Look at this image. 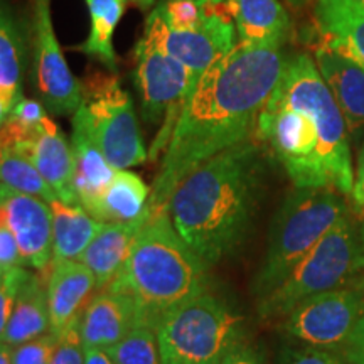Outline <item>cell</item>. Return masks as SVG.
Instances as JSON below:
<instances>
[{"label":"cell","mask_w":364,"mask_h":364,"mask_svg":"<svg viewBox=\"0 0 364 364\" xmlns=\"http://www.w3.org/2000/svg\"><path fill=\"white\" fill-rule=\"evenodd\" d=\"M284 65L280 46L238 43L203 73L164 150L149 213L167 209L177 184L196 167L252 139Z\"/></svg>","instance_id":"obj_1"},{"label":"cell","mask_w":364,"mask_h":364,"mask_svg":"<svg viewBox=\"0 0 364 364\" xmlns=\"http://www.w3.org/2000/svg\"><path fill=\"white\" fill-rule=\"evenodd\" d=\"M255 134L270 145L295 188L351 194L354 167L348 127L316 63L306 54L285 59Z\"/></svg>","instance_id":"obj_2"},{"label":"cell","mask_w":364,"mask_h":364,"mask_svg":"<svg viewBox=\"0 0 364 364\" xmlns=\"http://www.w3.org/2000/svg\"><path fill=\"white\" fill-rule=\"evenodd\" d=\"M260 181V150L250 139L208 159L177 184L167 211L206 267L230 257L247 238Z\"/></svg>","instance_id":"obj_3"},{"label":"cell","mask_w":364,"mask_h":364,"mask_svg":"<svg viewBox=\"0 0 364 364\" xmlns=\"http://www.w3.org/2000/svg\"><path fill=\"white\" fill-rule=\"evenodd\" d=\"M206 268L162 209L149 213L118 279L135 300L140 326L157 329L167 312L208 292Z\"/></svg>","instance_id":"obj_4"},{"label":"cell","mask_w":364,"mask_h":364,"mask_svg":"<svg viewBox=\"0 0 364 364\" xmlns=\"http://www.w3.org/2000/svg\"><path fill=\"white\" fill-rule=\"evenodd\" d=\"M341 193L329 188H295L272 223L255 294L265 297L311 250L348 215Z\"/></svg>","instance_id":"obj_5"},{"label":"cell","mask_w":364,"mask_h":364,"mask_svg":"<svg viewBox=\"0 0 364 364\" xmlns=\"http://www.w3.org/2000/svg\"><path fill=\"white\" fill-rule=\"evenodd\" d=\"M156 332L162 364H221L241 343V317L208 290L167 312Z\"/></svg>","instance_id":"obj_6"},{"label":"cell","mask_w":364,"mask_h":364,"mask_svg":"<svg viewBox=\"0 0 364 364\" xmlns=\"http://www.w3.org/2000/svg\"><path fill=\"white\" fill-rule=\"evenodd\" d=\"M358 255L359 231L346 215L270 294L258 299V314L284 318L302 300L339 289L358 270Z\"/></svg>","instance_id":"obj_7"},{"label":"cell","mask_w":364,"mask_h":364,"mask_svg":"<svg viewBox=\"0 0 364 364\" xmlns=\"http://www.w3.org/2000/svg\"><path fill=\"white\" fill-rule=\"evenodd\" d=\"M73 122L88 132L117 171L140 166L147 159L134 102L117 76L95 75L83 85V103Z\"/></svg>","instance_id":"obj_8"},{"label":"cell","mask_w":364,"mask_h":364,"mask_svg":"<svg viewBox=\"0 0 364 364\" xmlns=\"http://www.w3.org/2000/svg\"><path fill=\"white\" fill-rule=\"evenodd\" d=\"M198 81L188 66L171 56L150 36L144 34L135 46V86L140 97V112L147 124H162L150 152L152 157L166 150L172 129Z\"/></svg>","instance_id":"obj_9"},{"label":"cell","mask_w":364,"mask_h":364,"mask_svg":"<svg viewBox=\"0 0 364 364\" xmlns=\"http://www.w3.org/2000/svg\"><path fill=\"white\" fill-rule=\"evenodd\" d=\"M361 295L349 289H332L312 295L294 307L282 322L290 338L317 349L343 348L363 314Z\"/></svg>","instance_id":"obj_10"},{"label":"cell","mask_w":364,"mask_h":364,"mask_svg":"<svg viewBox=\"0 0 364 364\" xmlns=\"http://www.w3.org/2000/svg\"><path fill=\"white\" fill-rule=\"evenodd\" d=\"M34 81L46 110L73 115L83 103V83L73 75L54 33L51 0H34Z\"/></svg>","instance_id":"obj_11"},{"label":"cell","mask_w":364,"mask_h":364,"mask_svg":"<svg viewBox=\"0 0 364 364\" xmlns=\"http://www.w3.org/2000/svg\"><path fill=\"white\" fill-rule=\"evenodd\" d=\"M0 213L17 241L24 265L46 270L53 262L51 204L0 184Z\"/></svg>","instance_id":"obj_12"},{"label":"cell","mask_w":364,"mask_h":364,"mask_svg":"<svg viewBox=\"0 0 364 364\" xmlns=\"http://www.w3.org/2000/svg\"><path fill=\"white\" fill-rule=\"evenodd\" d=\"M136 326L140 316L135 300L117 279L91 297L80 318V334L85 348L110 349Z\"/></svg>","instance_id":"obj_13"},{"label":"cell","mask_w":364,"mask_h":364,"mask_svg":"<svg viewBox=\"0 0 364 364\" xmlns=\"http://www.w3.org/2000/svg\"><path fill=\"white\" fill-rule=\"evenodd\" d=\"M44 279L51 332L61 336L80 322L91 297L98 290L97 279L80 260H53L49 275Z\"/></svg>","instance_id":"obj_14"},{"label":"cell","mask_w":364,"mask_h":364,"mask_svg":"<svg viewBox=\"0 0 364 364\" xmlns=\"http://www.w3.org/2000/svg\"><path fill=\"white\" fill-rule=\"evenodd\" d=\"M316 66L343 113L348 132L358 136L364 130V68L324 36L316 46Z\"/></svg>","instance_id":"obj_15"},{"label":"cell","mask_w":364,"mask_h":364,"mask_svg":"<svg viewBox=\"0 0 364 364\" xmlns=\"http://www.w3.org/2000/svg\"><path fill=\"white\" fill-rule=\"evenodd\" d=\"M145 34L156 39L171 56L179 59L198 78L213 63L230 53L236 44V29L220 31H174L167 27L154 12L145 21Z\"/></svg>","instance_id":"obj_16"},{"label":"cell","mask_w":364,"mask_h":364,"mask_svg":"<svg viewBox=\"0 0 364 364\" xmlns=\"http://www.w3.org/2000/svg\"><path fill=\"white\" fill-rule=\"evenodd\" d=\"M144 221L103 223L90 247L81 255L80 262L93 272L98 290L113 284L129 262L132 247Z\"/></svg>","instance_id":"obj_17"},{"label":"cell","mask_w":364,"mask_h":364,"mask_svg":"<svg viewBox=\"0 0 364 364\" xmlns=\"http://www.w3.org/2000/svg\"><path fill=\"white\" fill-rule=\"evenodd\" d=\"M240 43L252 46H282L290 31V21L279 0H228Z\"/></svg>","instance_id":"obj_18"},{"label":"cell","mask_w":364,"mask_h":364,"mask_svg":"<svg viewBox=\"0 0 364 364\" xmlns=\"http://www.w3.org/2000/svg\"><path fill=\"white\" fill-rule=\"evenodd\" d=\"M71 147L73 156H75L76 196H78L80 206H83L91 216L103 193L115 177L117 169L91 140L88 132L76 122H73Z\"/></svg>","instance_id":"obj_19"},{"label":"cell","mask_w":364,"mask_h":364,"mask_svg":"<svg viewBox=\"0 0 364 364\" xmlns=\"http://www.w3.org/2000/svg\"><path fill=\"white\" fill-rule=\"evenodd\" d=\"M316 19L321 34L364 68V4L356 0H317Z\"/></svg>","instance_id":"obj_20"},{"label":"cell","mask_w":364,"mask_h":364,"mask_svg":"<svg viewBox=\"0 0 364 364\" xmlns=\"http://www.w3.org/2000/svg\"><path fill=\"white\" fill-rule=\"evenodd\" d=\"M48 332H51V317L46 279L41 272L39 275L29 272L17 294L16 306L2 341L11 348H16Z\"/></svg>","instance_id":"obj_21"},{"label":"cell","mask_w":364,"mask_h":364,"mask_svg":"<svg viewBox=\"0 0 364 364\" xmlns=\"http://www.w3.org/2000/svg\"><path fill=\"white\" fill-rule=\"evenodd\" d=\"M150 189L132 171H117L98 206L91 213L102 223H136L147 220Z\"/></svg>","instance_id":"obj_22"},{"label":"cell","mask_w":364,"mask_h":364,"mask_svg":"<svg viewBox=\"0 0 364 364\" xmlns=\"http://www.w3.org/2000/svg\"><path fill=\"white\" fill-rule=\"evenodd\" d=\"M53 211V260H80L103 223L95 220L80 204L49 203Z\"/></svg>","instance_id":"obj_23"},{"label":"cell","mask_w":364,"mask_h":364,"mask_svg":"<svg viewBox=\"0 0 364 364\" xmlns=\"http://www.w3.org/2000/svg\"><path fill=\"white\" fill-rule=\"evenodd\" d=\"M174 31H220L235 27L228 0H157L152 11Z\"/></svg>","instance_id":"obj_24"},{"label":"cell","mask_w":364,"mask_h":364,"mask_svg":"<svg viewBox=\"0 0 364 364\" xmlns=\"http://www.w3.org/2000/svg\"><path fill=\"white\" fill-rule=\"evenodd\" d=\"M83 2L88 7L91 17V31L85 43L76 46V49L88 58L97 59L107 70L115 73L118 59L113 49V34L125 14L127 0H83Z\"/></svg>","instance_id":"obj_25"},{"label":"cell","mask_w":364,"mask_h":364,"mask_svg":"<svg viewBox=\"0 0 364 364\" xmlns=\"http://www.w3.org/2000/svg\"><path fill=\"white\" fill-rule=\"evenodd\" d=\"M26 66V39L19 21L0 0V91L22 97Z\"/></svg>","instance_id":"obj_26"},{"label":"cell","mask_w":364,"mask_h":364,"mask_svg":"<svg viewBox=\"0 0 364 364\" xmlns=\"http://www.w3.org/2000/svg\"><path fill=\"white\" fill-rule=\"evenodd\" d=\"M0 184L51 203L56 196L33 161L17 149L0 145Z\"/></svg>","instance_id":"obj_27"},{"label":"cell","mask_w":364,"mask_h":364,"mask_svg":"<svg viewBox=\"0 0 364 364\" xmlns=\"http://www.w3.org/2000/svg\"><path fill=\"white\" fill-rule=\"evenodd\" d=\"M107 351L115 364H162L157 332L149 326H136Z\"/></svg>","instance_id":"obj_28"},{"label":"cell","mask_w":364,"mask_h":364,"mask_svg":"<svg viewBox=\"0 0 364 364\" xmlns=\"http://www.w3.org/2000/svg\"><path fill=\"white\" fill-rule=\"evenodd\" d=\"M61 336L48 332V334L27 341L24 344L12 348L14 364H49L56 353Z\"/></svg>","instance_id":"obj_29"},{"label":"cell","mask_w":364,"mask_h":364,"mask_svg":"<svg viewBox=\"0 0 364 364\" xmlns=\"http://www.w3.org/2000/svg\"><path fill=\"white\" fill-rule=\"evenodd\" d=\"M27 273L24 267L9 268L4 279L0 280V341L4 339L6 329L11 321L14 306H16L17 294H19L22 284H24Z\"/></svg>","instance_id":"obj_30"},{"label":"cell","mask_w":364,"mask_h":364,"mask_svg":"<svg viewBox=\"0 0 364 364\" xmlns=\"http://www.w3.org/2000/svg\"><path fill=\"white\" fill-rule=\"evenodd\" d=\"M85 346L80 334V322L61 334L56 353L49 364H83Z\"/></svg>","instance_id":"obj_31"},{"label":"cell","mask_w":364,"mask_h":364,"mask_svg":"<svg viewBox=\"0 0 364 364\" xmlns=\"http://www.w3.org/2000/svg\"><path fill=\"white\" fill-rule=\"evenodd\" d=\"M279 364H346L343 359L326 349L306 348H284L280 353Z\"/></svg>","instance_id":"obj_32"},{"label":"cell","mask_w":364,"mask_h":364,"mask_svg":"<svg viewBox=\"0 0 364 364\" xmlns=\"http://www.w3.org/2000/svg\"><path fill=\"white\" fill-rule=\"evenodd\" d=\"M46 117H48V113H46V107L43 103L36 102V100L24 98V97L16 103V107H14L12 115H11V118H14V120L21 122V124L29 125V127L39 125Z\"/></svg>","instance_id":"obj_33"},{"label":"cell","mask_w":364,"mask_h":364,"mask_svg":"<svg viewBox=\"0 0 364 364\" xmlns=\"http://www.w3.org/2000/svg\"><path fill=\"white\" fill-rule=\"evenodd\" d=\"M343 358L349 364H364V316L354 326L343 348Z\"/></svg>","instance_id":"obj_34"},{"label":"cell","mask_w":364,"mask_h":364,"mask_svg":"<svg viewBox=\"0 0 364 364\" xmlns=\"http://www.w3.org/2000/svg\"><path fill=\"white\" fill-rule=\"evenodd\" d=\"M221 364H263L260 356L253 351L252 348L245 344H238L226 354Z\"/></svg>","instance_id":"obj_35"},{"label":"cell","mask_w":364,"mask_h":364,"mask_svg":"<svg viewBox=\"0 0 364 364\" xmlns=\"http://www.w3.org/2000/svg\"><path fill=\"white\" fill-rule=\"evenodd\" d=\"M351 198L356 206L364 209V144L359 150L356 169H354V184L351 191Z\"/></svg>","instance_id":"obj_36"},{"label":"cell","mask_w":364,"mask_h":364,"mask_svg":"<svg viewBox=\"0 0 364 364\" xmlns=\"http://www.w3.org/2000/svg\"><path fill=\"white\" fill-rule=\"evenodd\" d=\"M22 97H16V95L7 93V91H0V129L7 124L9 118L12 115L14 107L19 102Z\"/></svg>","instance_id":"obj_37"},{"label":"cell","mask_w":364,"mask_h":364,"mask_svg":"<svg viewBox=\"0 0 364 364\" xmlns=\"http://www.w3.org/2000/svg\"><path fill=\"white\" fill-rule=\"evenodd\" d=\"M83 364H115L107 349L85 348V363Z\"/></svg>","instance_id":"obj_38"},{"label":"cell","mask_w":364,"mask_h":364,"mask_svg":"<svg viewBox=\"0 0 364 364\" xmlns=\"http://www.w3.org/2000/svg\"><path fill=\"white\" fill-rule=\"evenodd\" d=\"M0 364H14L12 348L4 341H0Z\"/></svg>","instance_id":"obj_39"},{"label":"cell","mask_w":364,"mask_h":364,"mask_svg":"<svg viewBox=\"0 0 364 364\" xmlns=\"http://www.w3.org/2000/svg\"><path fill=\"white\" fill-rule=\"evenodd\" d=\"M358 270H364V225L359 230V255H358Z\"/></svg>","instance_id":"obj_40"},{"label":"cell","mask_w":364,"mask_h":364,"mask_svg":"<svg viewBox=\"0 0 364 364\" xmlns=\"http://www.w3.org/2000/svg\"><path fill=\"white\" fill-rule=\"evenodd\" d=\"M132 4H135L136 7H140L142 11H147V9H150L156 4V0H130Z\"/></svg>","instance_id":"obj_41"},{"label":"cell","mask_w":364,"mask_h":364,"mask_svg":"<svg viewBox=\"0 0 364 364\" xmlns=\"http://www.w3.org/2000/svg\"><path fill=\"white\" fill-rule=\"evenodd\" d=\"M0 218H2V213H0ZM7 270H9V268H4L2 265H0V280L4 279V275H6Z\"/></svg>","instance_id":"obj_42"},{"label":"cell","mask_w":364,"mask_h":364,"mask_svg":"<svg viewBox=\"0 0 364 364\" xmlns=\"http://www.w3.org/2000/svg\"><path fill=\"white\" fill-rule=\"evenodd\" d=\"M356 2H359V4H364V0H356Z\"/></svg>","instance_id":"obj_43"}]
</instances>
